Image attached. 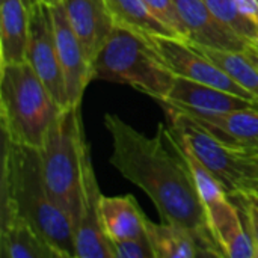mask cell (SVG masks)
Listing matches in <instances>:
<instances>
[{
	"label": "cell",
	"mask_w": 258,
	"mask_h": 258,
	"mask_svg": "<svg viewBox=\"0 0 258 258\" xmlns=\"http://www.w3.org/2000/svg\"><path fill=\"white\" fill-rule=\"evenodd\" d=\"M104 125L112 138L109 162L150 197L162 222L192 231L213 257H225L213 239L190 169L168 127L159 124L156 135L148 138L115 113L104 115Z\"/></svg>",
	"instance_id": "obj_1"
},
{
	"label": "cell",
	"mask_w": 258,
	"mask_h": 258,
	"mask_svg": "<svg viewBox=\"0 0 258 258\" xmlns=\"http://www.w3.org/2000/svg\"><path fill=\"white\" fill-rule=\"evenodd\" d=\"M0 206L27 219L62 258H77L73 221L50 197L39 150L3 138Z\"/></svg>",
	"instance_id": "obj_2"
},
{
	"label": "cell",
	"mask_w": 258,
	"mask_h": 258,
	"mask_svg": "<svg viewBox=\"0 0 258 258\" xmlns=\"http://www.w3.org/2000/svg\"><path fill=\"white\" fill-rule=\"evenodd\" d=\"M63 107L27 63L0 67V119L3 138L41 150Z\"/></svg>",
	"instance_id": "obj_3"
},
{
	"label": "cell",
	"mask_w": 258,
	"mask_h": 258,
	"mask_svg": "<svg viewBox=\"0 0 258 258\" xmlns=\"http://www.w3.org/2000/svg\"><path fill=\"white\" fill-rule=\"evenodd\" d=\"M83 133L80 106L65 107L51 124L39 150L42 177L50 197L70 216L74 230L82 213Z\"/></svg>",
	"instance_id": "obj_4"
},
{
	"label": "cell",
	"mask_w": 258,
	"mask_h": 258,
	"mask_svg": "<svg viewBox=\"0 0 258 258\" xmlns=\"http://www.w3.org/2000/svg\"><path fill=\"white\" fill-rule=\"evenodd\" d=\"M91 71L92 80L130 85L156 101L169 95L175 80L145 36L119 26L98 51Z\"/></svg>",
	"instance_id": "obj_5"
},
{
	"label": "cell",
	"mask_w": 258,
	"mask_h": 258,
	"mask_svg": "<svg viewBox=\"0 0 258 258\" xmlns=\"http://www.w3.org/2000/svg\"><path fill=\"white\" fill-rule=\"evenodd\" d=\"M159 104L166 112L169 125L183 133L194 153L222 183L227 194L230 197L243 194L249 160L251 156L257 153L231 148L218 141L210 132H207L186 113L180 112L165 101H159Z\"/></svg>",
	"instance_id": "obj_6"
},
{
	"label": "cell",
	"mask_w": 258,
	"mask_h": 258,
	"mask_svg": "<svg viewBox=\"0 0 258 258\" xmlns=\"http://www.w3.org/2000/svg\"><path fill=\"white\" fill-rule=\"evenodd\" d=\"M26 62L45 85L53 98L65 109L70 107L65 79L57 56L54 23L47 0H35L30 12Z\"/></svg>",
	"instance_id": "obj_7"
},
{
	"label": "cell",
	"mask_w": 258,
	"mask_h": 258,
	"mask_svg": "<svg viewBox=\"0 0 258 258\" xmlns=\"http://www.w3.org/2000/svg\"><path fill=\"white\" fill-rule=\"evenodd\" d=\"M145 38L174 76L210 85L258 103V100L251 92L239 86L228 74H225L215 62H212L204 53L197 50L192 44L177 38L159 35Z\"/></svg>",
	"instance_id": "obj_8"
},
{
	"label": "cell",
	"mask_w": 258,
	"mask_h": 258,
	"mask_svg": "<svg viewBox=\"0 0 258 258\" xmlns=\"http://www.w3.org/2000/svg\"><path fill=\"white\" fill-rule=\"evenodd\" d=\"M82 213L74 230L77 258H115L112 240L104 233L101 222V200L104 195L98 187L91 159V147L85 133L82 138Z\"/></svg>",
	"instance_id": "obj_9"
},
{
	"label": "cell",
	"mask_w": 258,
	"mask_h": 258,
	"mask_svg": "<svg viewBox=\"0 0 258 258\" xmlns=\"http://www.w3.org/2000/svg\"><path fill=\"white\" fill-rule=\"evenodd\" d=\"M53 23H54V36L57 56L62 67L68 104L82 106V98L85 89L92 80L91 62L88 60L65 12L63 2L50 5Z\"/></svg>",
	"instance_id": "obj_10"
},
{
	"label": "cell",
	"mask_w": 258,
	"mask_h": 258,
	"mask_svg": "<svg viewBox=\"0 0 258 258\" xmlns=\"http://www.w3.org/2000/svg\"><path fill=\"white\" fill-rule=\"evenodd\" d=\"M160 101H165L184 113L197 115H216L258 106L257 101L178 76H175L169 95Z\"/></svg>",
	"instance_id": "obj_11"
},
{
	"label": "cell",
	"mask_w": 258,
	"mask_h": 258,
	"mask_svg": "<svg viewBox=\"0 0 258 258\" xmlns=\"http://www.w3.org/2000/svg\"><path fill=\"white\" fill-rule=\"evenodd\" d=\"M174 3L186 26L189 42L236 51H245L249 47L242 36L215 17L206 0H174Z\"/></svg>",
	"instance_id": "obj_12"
},
{
	"label": "cell",
	"mask_w": 258,
	"mask_h": 258,
	"mask_svg": "<svg viewBox=\"0 0 258 258\" xmlns=\"http://www.w3.org/2000/svg\"><path fill=\"white\" fill-rule=\"evenodd\" d=\"M209 228L225 257L258 258L239 206L225 197L204 207Z\"/></svg>",
	"instance_id": "obj_13"
},
{
	"label": "cell",
	"mask_w": 258,
	"mask_h": 258,
	"mask_svg": "<svg viewBox=\"0 0 258 258\" xmlns=\"http://www.w3.org/2000/svg\"><path fill=\"white\" fill-rule=\"evenodd\" d=\"M63 6L67 18L92 65L115 29L109 8L104 0H63Z\"/></svg>",
	"instance_id": "obj_14"
},
{
	"label": "cell",
	"mask_w": 258,
	"mask_h": 258,
	"mask_svg": "<svg viewBox=\"0 0 258 258\" xmlns=\"http://www.w3.org/2000/svg\"><path fill=\"white\" fill-rule=\"evenodd\" d=\"M2 258H62L36 228L9 207L0 206Z\"/></svg>",
	"instance_id": "obj_15"
},
{
	"label": "cell",
	"mask_w": 258,
	"mask_h": 258,
	"mask_svg": "<svg viewBox=\"0 0 258 258\" xmlns=\"http://www.w3.org/2000/svg\"><path fill=\"white\" fill-rule=\"evenodd\" d=\"M186 115L222 144L236 150L258 153V106L216 115Z\"/></svg>",
	"instance_id": "obj_16"
},
{
	"label": "cell",
	"mask_w": 258,
	"mask_h": 258,
	"mask_svg": "<svg viewBox=\"0 0 258 258\" xmlns=\"http://www.w3.org/2000/svg\"><path fill=\"white\" fill-rule=\"evenodd\" d=\"M35 0H0V67L26 62Z\"/></svg>",
	"instance_id": "obj_17"
},
{
	"label": "cell",
	"mask_w": 258,
	"mask_h": 258,
	"mask_svg": "<svg viewBox=\"0 0 258 258\" xmlns=\"http://www.w3.org/2000/svg\"><path fill=\"white\" fill-rule=\"evenodd\" d=\"M145 234L156 258L213 257L212 251L183 227L168 222L156 224L145 216Z\"/></svg>",
	"instance_id": "obj_18"
},
{
	"label": "cell",
	"mask_w": 258,
	"mask_h": 258,
	"mask_svg": "<svg viewBox=\"0 0 258 258\" xmlns=\"http://www.w3.org/2000/svg\"><path fill=\"white\" fill-rule=\"evenodd\" d=\"M145 216L133 195L103 197L101 200V222L112 242L144 236Z\"/></svg>",
	"instance_id": "obj_19"
},
{
	"label": "cell",
	"mask_w": 258,
	"mask_h": 258,
	"mask_svg": "<svg viewBox=\"0 0 258 258\" xmlns=\"http://www.w3.org/2000/svg\"><path fill=\"white\" fill-rule=\"evenodd\" d=\"M115 26L128 29L142 36H169L181 39L171 27L162 23L144 0H104ZM183 41V39H181Z\"/></svg>",
	"instance_id": "obj_20"
},
{
	"label": "cell",
	"mask_w": 258,
	"mask_h": 258,
	"mask_svg": "<svg viewBox=\"0 0 258 258\" xmlns=\"http://www.w3.org/2000/svg\"><path fill=\"white\" fill-rule=\"evenodd\" d=\"M189 44H192L201 53H204L225 74H228L239 86L251 92L258 100V68L245 51L213 48V47H206V45H200L194 42H189Z\"/></svg>",
	"instance_id": "obj_21"
},
{
	"label": "cell",
	"mask_w": 258,
	"mask_h": 258,
	"mask_svg": "<svg viewBox=\"0 0 258 258\" xmlns=\"http://www.w3.org/2000/svg\"><path fill=\"white\" fill-rule=\"evenodd\" d=\"M169 133H171V138L174 141V144L177 145L178 151L181 153V156L184 157L189 169H190V174H192V178L195 181V186H197V190H198V195L201 198V203L203 206H209L218 200H222L225 197H228L225 187L222 186V183L210 172V169L200 160V157L194 153L192 147L189 145L187 139L183 136L181 132H178L177 128L174 127H168Z\"/></svg>",
	"instance_id": "obj_22"
},
{
	"label": "cell",
	"mask_w": 258,
	"mask_h": 258,
	"mask_svg": "<svg viewBox=\"0 0 258 258\" xmlns=\"http://www.w3.org/2000/svg\"><path fill=\"white\" fill-rule=\"evenodd\" d=\"M215 17L228 29L242 36L249 45L258 42L257 27L239 11L236 0H206Z\"/></svg>",
	"instance_id": "obj_23"
},
{
	"label": "cell",
	"mask_w": 258,
	"mask_h": 258,
	"mask_svg": "<svg viewBox=\"0 0 258 258\" xmlns=\"http://www.w3.org/2000/svg\"><path fill=\"white\" fill-rule=\"evenodd\" d=\"M150 11L168 27H171L183 41L189 42V35L186 26L180 17V12L174 3V0H144Z\"/></svg>",
	"instance_id": "obj_24"
},
{
	"label": "cell",
	"mask_w": 258,
	"mask_h": 258,
	"mask_svg": "<svg viewBox=\"0 0 258 258\" xmlns=\"http://www.w3.org/2000/svg\"><path fill=\"white\" fill-rule=\"evenodd\" d=\"M115 258H156L147 234L141 237L112 242Z\"/></svg>",
	"instance_id": "obj_25"
},
{
	"label": "cell",
	"mask_w": 258,
	"mask_h": 258,
	"mask_svg": "<svg viewBox=\"0 0 258 258\" xmlns=\"http://www.w3.org/2000/svg\"><path fill=\"white\" fill-rule=\"evenodd\" d=\"M230 197V195H228ZM240 209L245 225L248 228V233L251 236V240L254 243V248L257 251L258 257V201L251 195H233L230 197Z\"/></svg>",
	"instance_id": "obj_26"
},
{
	"label": "cell",
	"mask_w": 258,
	"mask_h": 258,
	"mask_svg": "<svg viewBox=\"0 0 258 258\" xmlns=\"http://www.w3.org/2000/svg\"><path fill=\"white\" fill-rule=\"evenodd\" d=\"M243 194L258 198V153L251 156L249 166H248V174H246V184H245V192Z\"/></svg>",
	"instance_id": "obj_27"
},
{
	"label": "cell",
	"mask_w": 258,
	"mask_h": 258,
	"mask_svg": "<svg viewBox=\"0 0 258 258\" xmlns=\"http://www.w3.org/2000/svg\"><path fill=\"white\" fill-rule=\"evenodd\" d=\"M239 11L257 27L258 30V0H236Z\"/></svg>",
	"instance_id": "obj_28"
},
{
	"label": "cell",
	"mask_w": 258,
	"mask_h": 258,
	"mask_svg": "<svg viewBox=\"0 0 258 258\" xmlns=\"http://www.w3.org/2000/svg\"><path fill=\"white\" fill-rule=\"evenodd\" d=\"M245 53L248 54V57L257 65V68H258V50L254 47V45H249L246 50H245Z\"/></svg>",
	"instance_id": "obj_29"
},
{
	"label": "cell",
	"mask_w": 258,
	"mask_h": 258,
	"mask_svg": "<svg viewBox=\"0 0 258 258\" xmlns=\"http://www.w3.org/2000/svg\"><path fill=\"white\" fill-rule=\"evenodd\" d=\"M47 2H48L50 5H54V3H62L63 0H47Z\"/></svg>",
	"instance_id": "obj_30"
},
{
	"label": "cell",
	"mask_w": 258,
	"mask_h": 258,
	"mask_svg": "<svg viewBox=\"0 0 258 258\" xmlns=\"http://www.w3.org/2000/svg\"><path fill=\"white\" fill-rule=\"evenodd\" d=\"M252 45H254V47H255V48L258 50V42H257V44H252Z\"/></svg>",
	"instance_id": "obj_31"
},
{
	"label": "cell",
	"mask_w": 258,
	"mask_h": 258,
	"mask_svg": "<svg viewBox=\"0 0 258 258\" xmlns=\"http://www.w3.org/2000/svg\"><path fill=\"white\" fill-rule=\"evenodd\" d=\"M252 198H255V197H252ZM255 200H257V201H258V198H255Z\"/></svg>",
	"instance_id": "obj_32"
}]
</instances>
